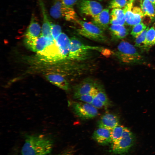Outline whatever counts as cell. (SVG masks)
<instances>
[{
    "label": "cell",
    "instance_id": "cell-1",
    "mask_svg": "<svg viewBox=\"0 0 155 155\" xmlns=\"http://www.w3.org/2000/svg\"><path fill=\"white\" fill-rule=\"evenodd\" d=\"M53 144L52 138L45 134L27 135L21 149L22 155H47L51 152Z\"/></svg>",
    "mask_w": 155,
    "mask_h": 155
},
{
    "label": "cell",
    "instance_id": "cell-2",
    "mask_svg": "<svg viewBox=\"0 0 155 155\" xmlns=\"http://www.w3.org/2000/svg\"><path fill=\"white\" fill-rule=\"evenodd\" d=\"M70 49L68 59L72 60H85L90 57L92 51L102 52L103 51L101 47L86 45L74 37L70 38Z\"/></svg>",
    "mask_w": 155,
    "mask_h": 155
},
{
    "label": "cell",
    "instance_id": "cell-3",
    "mask_svg": "<svg viewBox=\"0 0 155 155\" xmlns=\"http://www.w3.org/2000/svg\"><path fill=\"white\" fill-rule=\"evenodd\" d=\"M75 22L79 26L77 31L80 35L98 42L106 43L108 41L104 31L92 22L78 19Z\"/></svg>",
    "mask_w": 155,
    "mask_h": 155
},
{
    "label": "cell",
    "instance_id": "cell-4",
    "mask_svg": "<svg viewBox=\"0 0 155 155\" xmlns=\"http://www.w3.org/2000/svg\"><path fill=\"white\" fill-rule=\"evenodd\" d=\"M116 55L122 62L126 63H135L142 58L135 47L125 41L121 42L118 45Z\"/></svg>",
    "mask_w": 155,
    "mask_h": 155
},
{
    "label": "cell",
    "instance_id": "cell-5",
    "mask_svg": "<svg viewBox=\"0 0 155 155\" xmlns=\"http://www.w3.org/2000/svg\"><path fill=\"white\" fill-rule=\"evenodd\" d=\"M51 16L55 19L64 18L66 20L75 21L78 20L73 8L63 4L60 0H55L50 10Z\"/></svg>",
    "mask_w": 155,
    "mask_h": 155
},
{
    "label": "cell",
    "instance_id": "cell-6",
    "mask_svg": "<svg viewBox=\"0 0 155 155\" xmlns=\"http://www.w3.org/2000/svg\"><path fill=\"white\" fill-rule=\"evenodd\" d=\"M134 137L128 129L125 127L121 137L112 143L111 149L115 154H122L127 153L133 145Z\"/></svg>",
    "mask_w": 155,
    "mask_h": 155
},
{
    "label": "cell",
    "instance_id": "cell-7",
    "mask_svg": "<svg viewBox=\"0 0 155 155\" xmlns=\"http://www.w3.org/2000/svg\"><path fill=\"white\" fill-rule=\"evenodd\" d=\"M125 23L131 26H134L142 22L144 13L141 8L137 6H133V2H129L123 9Z\"/></svg>",
    "mask_w": 155,
    "mask_h": 155
},
{
    "label": "cell",
    "instance_id": "cell-8",
    "mask_svg": "<svg viewBox=\"0 0 155 155\" xmlns=\"http://www.w3.org/2000/svg\"><path fill=\"white\" fill-rule=\"evenodd\" d=\"M103 86L96 79L91 78H86L74 87V97L77 99L81 96L89 93Z\"/></svg>",
    "mask_w": 155,
    "mask_h": 155
},
{
    "label": "cell",
    "instance_id": "cell-9",
    "mask_svg": "<svg viewBox=\"0 0 155 155\" xmlns=\"http://www.w3.org/2000/svg\"><path fill=\"white\" fill-rule=\"evenodd\" d=\"M71 107L75 114L83 119H92L97 116L98 114L97 108L90 104L83 102H73Z\"/></svg>",
    "mask_w": 155,
    "mask_h": 155
},
{
    "label": "cell",
    "instance_id": "cell-10",
    "mask_svg": "<svg viewBox=\"0 0 155 155\" xmlns=\"http://www.w3.org/2000/svg\"><path fill=\"white\" fill-rule=\"evenodd\" d=\"M37 54L41 60L45 61L56 62L65 60L56 41Z\"/></svg>",
    "mask_w": 155,
    "mask_h": 155
},
{
    "label": "cell",
    "instance_id": "cell-11",
    "mask_svg": "<svg viewBox=\"0 0 155 155\" xmlns=\"http://www.w3.org/2000/svg\"><path fill=\"white\" fill-rule=\"evenodd\" d=\"M78 7L82 14L92 18L98 14L103 9L102 6L100 3L92 0H80Z\"/></svg>",
    "mask_w": 155,
    "mask_h": 155
},
{
    "label": "cell",
    "instance_id": "cell-12",
    "mask_svg": "<svg viewBox=\"0 0 155 155\" xmlns=\"http://www.w3.org/2000/svg\"><path fill=\"white\" fill-rule=\"evenodd\" d=\"M55 41L53 38L44 36L42 34L34 39H25L26 46L31 51L37 53L42 51Z\"/></svg>",
    "mask_w": 155,
    "mask_h": 155
},
{
    "label": "cell",
    "instance_id": "cell-13",
    "mask_svg": "<svg viewBox=\"0 0 155 155\" xmlns=\"http://www.w3.org/2000/svg\"><path fill=\"white\" fill-rule=\"evenodd\" d=\"M111 130L98 127L94 132L92 138L99 144L102 145L112 143Z\"/></svg>",
    "mask_w": 155,
    "mask_h": 155
},
{
    "label": "cell",
    "instance_id": "cell-14",
    "mask_svg": "<svg viewBox=\"0 0 155 155\" xmlns=\"http://www.w3.org/2000/svg\"><path fill=\"white\" fill-rule=\"evenodd\" d=\"M119 119L117 116L111 113H106L103 115L99 120L98 127L112 130L119 125Z\"/></svg>",
    "mask_w": 155,
    "mask_h": 155
},
{
    "label": "cell",
    "instance_id": "cell-15",
    "mask_svg": "<svg viewBox=\"0 0 155 155\" xmlns=\"http://www.w3.org/2000/svg\"><path fill=\"white\" fill-rule=\"evenodd\" d=\"M92 18V22L104 31L105 30L108 28L110 23L109 9H103L100 13Z\"/></svg>",
    "mask_w": 155,
    "mask_h": 155
},
{
    "label": "cell",
    "instance_id": "cell-16",
    "mask_svg": "<svg viewBox=\"0 0 155 155\" xmlns=\"http://www.w3.org/2000/svg\"><path fill=\"white\" fill-rule=\"evenodd\" d=\"M45 77L46 79L53 85L65 90H69V83L62 75L59 73H50L46 74Z\"/></svg>",
    "mask_w": 155,
    "mask_h": 155
},
{
    "label": "cell",
    "instance_id": "cell-17",
    "mask_svg": "<svg viewBox=\"0 0 155 155\" xmlns=\"http://www.w3.org/2000/svg\"><path fill=\"white\" fill-rule=\"evenodd\" d=\"M36 18L34 15H32L25 33V39H34L41 34V27Z\"/></svg>",
    "mask_w": 155,
    "mask_h": 155
},
{
    "label": "cell",
    "instance_id": "cell-18",
    "mask_svg": "<svg viewBox=\"0 0 155 155\" xmlns=\"http://www.w3.org/2000/svg\"><path fill=\"white\" fill-rule=\"evenodd\" d=\"M111 19L110 23L111 25H124L125 20L123 10L120 8L113 9L111 13Z\"/></svg>",
    "mask_w": 155,
    "mask_h": 155
},
{
    "label": "cell",
    "instance_id": "cell-19",
    "mask_svg": "<svg viewBox=\"0 0 155 155\" xmlns=\"http://www.w3.org/2000/svg\"><path fill=\"white\" fill-rule=\"evenodd\" d=\"M109 30L112 37L115 39L123 38L128 34V30L124 25H111Z\"/></svg>",
    "mask_w": 155,
    "mask_h": 155
},
{
    "label": "cell",
    "instance_id": "cell-20",
    "mask_svg": "<svg viewBox=\"0 0 155 155\" xmlns=\"http://www.w3.org/2000/svg\"><path fill=\"white\" fill-rule=\"evenodd\" d=\"M141 8L145 16L148 17L151 20L155 17V7L148 0H141Z\"/></svg>",
    "mask_w": 155,
    "mask_h": 155
},
{
    "label": "cell",
    "instance_id": "cell-21",
    "mask_svg": "<svg viewBox=\"0 0 155 155\" xmlns=\"http://www.w3.org/2000/svg\"><path fill=\"white\" fill-rule=\"evenodd\" d=\"M155 44V29L152 27L147 31L144 49H147Z\"/></svg>",
    "mask_w": 155,
    "mask_h": 155
},
{
    "label": "cell",
    "instance_id": "cell-22",
    "mask_svg": "<svg viewBox=\"0 0 155 155\" xmlns=\"http://www.w3.org/2000/svg\"><path fill=\"white\" fill-rule=\"evenodd\" d=\"M125 128L123 125L119 124L111 130L112 143L117 141L120 139Z\"/></svg>",
    "mask_w": 155,
    "mask_h": 155
},
{
    "label": "cell",
    "instance_id": "cell-23",
    "mask_svg": "<svg viewBox=\"0 0 155 155\" xmlns=\"http://www.w3.org/2000/svg\"><path fill=\"white\" fill-rule=\"evenodd\" d=\"M103 87V86L98 89H96L89 93L81 96L77 99L83 102L91 104L99 90Z\"/></svg>",
    "mask_w": 155,
    "mask_h": 155
},
{
    "label": "cell",
    "instance_id": "cell-24",
    "mask_svg": "<svg viewBox=\"0 0 155 155\" xmlns=\"http://www.w3.org/2000/svg\"><path fill=\"white\" fill-rule=\"evenodd\" d=\"M149 29V27H147L140 35L135 38V46L144 49L146 34Z\"/></svg>",
    "mask_w": 155,
    "mask_h": 155
},
{
    "label": "cell",
    "instance_id": "cell-25",
    "mask_svg": "<svg viewBox=\"0 0 155 155\" xmlns=\"http://www.w3.org/2000/svg\"><path fill=\"white\" fill-rule=\"evenodd\" d=\"M147 28L146 25L143 22H141L133 26L131 34L133 36L136 38Z\"/></svg>",
    "mask_w": 155,
    "mask_h": 155
},
{
    "label": "cell",
    "instance_id": "cell-26",
    "mask_svg": "<svg viewBox=\"0 0 155 155\" xmlns=\"http://www.w3.org/2000/svg\"><path fill=\"white\" fill-rule=\"evenodd\" d=\"M128 2L127 0H112L109 3L108 7L113 9H121L125 7Z\"/></svg>",
    "mask_w": 155,
    "mask_h": 155
},
{
    "label": "cell",
    "instance_id": "cell-27",
    "mask_svg": "<svg viewBox=\"0 0 155 155\" xmlns=\"http://www.w3.org/2000/svg\"><path fill=\"white\" fill-rule=\"evenodd\" d=\"M96 96L100 101L104 104L105 106H108L110 104V101L103 87L99 90Z\"/></svg>",
    "mask_w": 155,
    "mask_h": 155
},
{
    "label": "cell",
    "instance_id": "cell-28",
    "mask_svg": "<svg viewBox=\"0 0 155 155\" xmlns=\"http://www.w3.org/2000/svg\"><path fill=\"white\" fill-rule=\"evenodd\" d=\"M61 29L59 25L51 24V33L54 40L56 41L59 35L61 34Z\"/></svg>",
    "mask_w": 155,
    "mask_h": 155
},
{
    "label": "cell",
    "instance_id": "cell-29",
    "mask_svg": "<svg viewBox=\"0 0 155 155\" xmlns=\"http://www.w3.org/2000/svg\"><path fill=\"white\" fill-rule=\"evenodd\" d=\"M91 104L96 108H101L105 106L104 103L100 101L96 96L94 97Z\"/></svg>",
    "mask_w": 155,
    "mask_h": 155
},
{
    "label": "cell",
    "instance_id": "cell-30",
    "mask_svg": "<svg viewBox=\"0 0 155 155\" xmlns=\"http://www.w3.org/2000/svg\"><path fill=\"white\" fill-rule=\"evenodd\" d=\"M62 3L64 5L71 7L76 3L78 0H60Z\"/></svg>",
    "mask_w": 155,
    "mask_h": 155
},
{
    "label": "cell",
    "instance_id": "cell-31",
    "mask_svg": "<svg viewBox=\"0 0 155 155\" xmlns=\"http://www.w3.org/2000/svg\"><path fill=\"white\" fill-rule=\"evenodd\" d=\"M73 149H69L66 150L59 154L55 155H73L74 152Z\"/></svg>",
    "mask_w": 155,
    "mask_h": 155
},
{
    "label": "cell",
    "instance_id": "cell-32",
    "mask_svg": "<svg viewBox=\"0 0 155 155\" xmlns=\"http://www.w3.org/2000/svg\"><path fill=\"white\" fill-rule=\"evenodd\" d=\"M150 1L155 7V0H148Z\"/></svg>",
    "mask_w": 155,
    "mask_h": 155
},
{
    "label": "cell",
    "instance_id": "cell-33",
    "mask_svg": "<svg viewBox=\"0 0 155 155\" xmlns=\"http://www.w3.org/2000/svg\"><path fill=\"white\" fill-rule=\"evenodd\" d=\"M134 0H129V2H133L134 1Z\"/></svg>",
    "mask_w": 155,
    "mask_h": 155
},
{
    "label": "cell",
    "instance_id": "cell-34",
    "mask_svg": "<svg viewBox=\"0 0 155 155\" xmlns=\"http://www.w3.org/2000/svg\"><path fill=\"white\" fill-rule=\"evenodd\" d=\"M98 0L101 1H103V0Z\"/></svg>",
    "mask_w": 155,
    "mask_h": 155
},
{
    "label": "cell",
    "instance_id": "cell-35",
    "mask_svg": "<svg viewBox=\"0 0 155 155\" xmlns=\"http://www.w3.org/2000/svg\"><path fill=\"white\" fill-rule=\"evenodd\" d=\"M16 155V154H13V155Z\"/></svg>",
    "mask_w": 155,
    "mask_h": 155
},
{
    "label": "cell",
    "instance_id": "cell-36",
    "mask_svg": "<svg viewBox=\"0 0 155 155\" xmlns=\"http://www.w3.org/2000/svg\"></svg>",
    "mask_w": 155,
    "mask_h": 155
}]
</instances>
